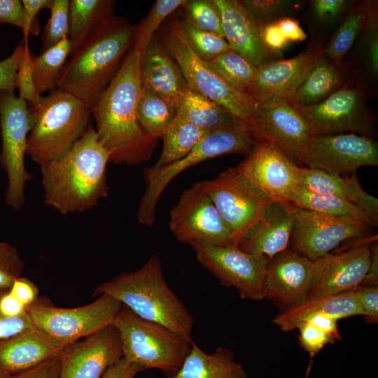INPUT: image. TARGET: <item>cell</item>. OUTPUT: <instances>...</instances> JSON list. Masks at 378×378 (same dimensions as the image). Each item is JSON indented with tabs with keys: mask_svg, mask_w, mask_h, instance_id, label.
<instances>
[{
	"mask_svg": "<svg viewBox=\"0 0 378 378\" xmlns=\"http://www.w3.org/2000/svg\"><path fill=\"white\" fill-rule=\"evenodd\" d=\"M141 52L133 46L116 74L90 108L98 139L109 162L138 164L148 160L157 140L142 131L136 114L141 90Z\"/></svg>",
	"mask_w": 378,
	"mask_h": 378,
	"instance_id": "cell-1",
	"label": "cell"
},
{
	"mask_svg": "<svg viewBox=\"0 0 378 378\" xmlns=\"http://www.w3.org/2000/svg\"><path fill=\"white\" fill-rule=\"evenodd\" d=\"M109 155L92 125L64 155L39 165L44 202L63 215L82 213L107 196Z\"/></svg>",
	"mask_w": 378,
	"mask_h": 378,
	"instance_id": "cell-2",
	"label": "cell"
},
{
	"mask_svg": "<svg viewBox=\"0 0 378 378\" xmlns=\"http://www.w3.org/2000/svg\"><path fill=\"white\" fill-rule=\"evenodd\" d=\"M134 31L126 20L111 16L71 55L57 89L76 97L91 108L132 47Z\"/></svg>",
	"mask_w": 378,
	"mask_h": 378,
	"instance_id": "cell-3",
	"label": "cell"
},
{
	"mask_svg": "<svg viewBox=\"0 0 378 378\" xmlns=\"http://www.w3.org/2000/svg\"><path fill=\"white\" fill-rule=\"evenodd\" d=\"M102 294L116 299L138 316L192 341L193 317L167 285L157 255L150 257L139 270L122 272L98 286L93 295Z\"/></svg>",
	"mask_w": 378,
	"mask_h": 378,
	"instance_id": "cell-4",
	"label": "cell"
},
{
	"mask_svg": "<svg viewBox=\"0 0 378 378\" xmlns=\"http://www.w3.org/2000/svg\"><path fill=\"white\" fill-rule=\"evenodd\" d=\"M35 118L26 155L41 165L66 153L90 127L91 111L76 97L55 89L28 104Z\"/></svg>",
	"mask_w": 378,
	"mask_h": 378,
	"instance_id": "cell-5",
	"label": "cell"
},
{
	"mask_svg": "<svg viewBox=\"0 0 378 378\" xmlns=\"http://www.w3.org/2000/svg\"><path fill=\"white\" fill-rule=\"evenodd\" d=\"M113 325L119 335L122 356L143 370L157 369L172 377L190 351L192 341L138 316L123 305Z\"/></svg>",
	"mask_w": 378,
	"mask_h": 378,
	"instance_id": "cell-6",
	"label": "cell"
},
{
	"mask_svg": "<svg viewBox=\"0 0 378 378\" xmlns=\"http://www.w3.org/2000/svg\"><path fill=\"white\" fill-rule=\"evenodd\" d=\"M257 143L246 124L212 130L182 159L160 167L145 169L146 188L136 215L139 223L147 226L153 224L161 195L169 182L182 172L203 161L224 155L239 153L247 156Z\"/></svg>",
	"mask_w": 378,
	"mask_h": 378,
	"instance_id": "cell-7",
	"label": "cell"
},
{
	"mask_svg": "<svg viewBox=\"0 0 378 378\" xmlns=\"http://www.w3.org/2000/svg\"><path fill=\"white\" fill-rule=\"evenodd\" d=\"M163 47L178 65L189 89L224 107L239 120L249 125L255 102L224 81L190 48L178 19L163 37Z\"/></svg>",
	"mask_w": 378,
	"mask_h": 378,
	"instance_id": "cell-8",
	"label": "cell"
},
{
	"mask_svg": "<svg viewBox=\"0 0 378 378\" xmlns=\"http://www.w3.org/2000/svg\"><path fill=\"white\" fill-rule=\"evenodd\" d=\"M35 123L27 103L14 92L0 91V163L7 174L6 202L15 211L25 202V188L32 175L24 163L27 139Z\"/></svg>",
	"mask_w": 378,
	"mask_h": 378,
	"instance_id": "cell-9",
	"label": "cell"
},
{
	"mask_svg": "<svg viewBox=\"0 0 378 378\" xmlns=\"http://www.w3.org/2000/svg\"><path fill=\"white\" fill-rule=\"evenodd\" d=\"M122 304L102 294L92 302L75 308H62L36 303L27 311L35 326L62 346L88 337L112 325Z\"/></svg>",
	"mask_w": 378,
	"mask_h": 378,
	"instance_id": "cell-10",
	"label": "cell"
},
{
	"mask_svg": "<svg viewBox=\"0 0 378 378\" xmlns=\"http://www.w3.org/2000/svg\"><path fill=\"white\" fill-rule=\"evenodd\" d=\"M294 106L313 136L354 133L371 137L374 132L375 116L356 85L345 83L319 103Z\"/></svg>",
	"mask_w": 378,
	"mask_h": 378,
	"instance_id": "cell-11",
	"label": "cell"
},
{
	"mask_svg": "<svg viewBox=\"0 0 378 378\" xmlns=\"http://www.w3.org/2000/svg\"><path fill=\"white\" fill-rule=\"evenodd\" d=\"M205 190L227 225L232 245L238 246L271 201L248 180L237 166L203 181Z\"/></svg>",
	"mask_w": 378,
	"mask_h": 378,
	"instance_id": "cell-12",
	"label": "cell"
},
{
	"mask_svg": "<svg viewBox=\"0 0 378 378\" xmlns=\"http://www.w3.org/2000/svg\"><path fill=\"white\" fill-rule=\"evenodd\" d=\"M197 261L222 285L235 288L244 300L265 298V281L269 260L244 251L238 246H216L197 241L190 244Z\"/></svg>",
	"mask_w": 378,
	"mask_h": 378,
	"instance_id": "cell-13",
	"label": "cell"
},
{
	"mask_svg": "<svg viewBox=\"0 0 378 378\" xmlns=\"http://www.w3.org/2000/svg\"><path fill=\"white\" fill-rule=\"evenodd\" d=\"M169 227L182 243L232 245L230 232L207 194L203 181L193 183L181 194L170 211Z\"/></svg>",
	"mask_w": 378,
	"mask_h": 378,
	"instance_id": "cell-14",
	"label": "cell"
},
{
	"mask_svg": "<svg viewBox=\"0 0 378 378\" xmlns=\"http://www.w3.org/2000/svg\"><path fill=\"white\" fill-rule=\"evenodd\" d=\"M254 138L279 149L299 167L314 136L296 108L284 100L255 103L248 125Z\"/></svg>",
	"mask_w": 378,
	"mask_h": 378,
	"instance_id": "cell-15",
	"label": "cell"
},
{
	"mask_svg": "<svg viewBox=\"0 0 378 378\" xmlns=\"http://www.w3.org/2000/svg\"><path fill=\"white\" fill-rule=\"evenodd\" d=\"M302 165L331 174H355L362 167L378 165V144L371 137L354 133L314 136Z\"/></svg>",
	"mask_w": 378,
	"mask_h": 378,
	"instance_id": "cell-16",
	"label": "cell"
},
{
	"mask_svg": "<svg viewBox=\"0 0 378 378\" xmlns=\"http://www.w3.org/2000/svg\"><path fill=\"white\" fill-rule=\"evenodd\" d=\"M369 227L358 219L298 208L290 239L295 251L316 260L344 241L365 237Z\"/></svg>",
	"mask_w": 378,
	"mask_h": 378,
	"instance_id": "cell-17",
	"label": "cell"
},
{
	"mask_svg": "<svg viewBox=\"0 0 378 378\" xmlns=\"http://www.w3.org/2000/svg\"><path fill=\"white\" fill-rule=\"evenodd\" d=\"M237 167L271 201L289 202L290 195L298 186L300 167L267 141L258 142Z\"/></svg>",
	"mask_w": 378,
	"mask_h": 378,
	"instance_id": "cell-18",
	"label": "cell"
},
{
	"mask_svg": "<svg viewBox=\"0 0 378 378\" xmlns=\"http://www.w3.org/2000/svg\"><path fill=\"white\" fill-rule=\"evenodd\" d=\"M121 357L120 340L112 324L83 341L65 346L60 354L58 378H101Z\"/></svg>",
	"mask_w": 378,
	"mask_h": 378,
	"instance_id": "cell-19",
	"label": "cell"
},
{
	"mask_svg": "<svg viewBox=\"0 0 378 378\" xmlns=\"http://www.w3.org/2000/svg\"><path fill=\"white\" fill-rule=\"evenodd\" d=\"M324 54L323 44L289 59H279L258 67L246 94L255 103L286 101Z\"/></svg>",
	"mask_w": 378,
	"mask_h": 378,
	"instance_id": "cell-20",
	"label": "cell"
},
{
	"mask_svg": "<svg viewBox=\"0 0 378 378\" xmlns=\"http://www.w3.org/2000/svg\"><path fill=\"white\" fill-rule=\"evenodd\" d=\"M316 272V260L295 250H284L269 261L265 298L288 307L304 300L314 284Z\"/></svg>",
	"mask_w": 378,
	"mask_h": 378,
	"instance_id": "cell-21",
	"label": "cell"
},
{
	"mask_svg": "<svg viewBox=\"0 0 378 378\" xmlns=\"http://www.w3.org/2000/svg\"><path fill=\"white\" fill-rule=\"evenodd\" d=\"M370 244H360L347 251L329 253L316 260V276L307 298L335 295L360 285L371 261Z\"/></svg>",
	"mask_w": 378,
	"mask_h": 378,
	"instance_id": "cell-22",
	"label": "cell"
},
{
	"mask_svg": "<svg viewBox=\"0 0 378 378\" xmlns=\"http://www.w3.org/2000/svg\"><path fill=\"white\" fill-rule=\"evenodd\" d=\"M214 2L220 14L223 37L231 50L256 67L280 58L281 55L265 46L261 36L263 26L248 13L241 1Z\"/></svg>",
	"mask_w": 378,
	"mask_h": 378,
	"instance_id": "cell-23",
	"label": "cell"
},
{
	"mask_svg": "<svg viewBox=\"0 0 378 378\" xmlns=\"http://www.w3.org/2000/svg\"><path fill=\"white\" fill-rule=\"evenodd\" d=\"M298 208L290 202L272 201L248 230L238 246L269 261L286 249Z\"/></svg>",
	"mask_w": 378,
	"mask_h": 378,
	"instance_id": "cell-24",
	"label": "cell"
},
{
	"mask_svg": "<svg viewBox=\"0 0 378 378\" xmlns=\"http://www.w3.org/2000/svg\"><path fill=\"white\" fill-rule=\"evenodd\" d=\"M139 74L142 88L158 95L176 111L189 88L176 61L155 37L141 53Z\"/></svg>",
	"mask_w": 378,
	"mask_h": 378,
	"instance_id": "cell-25",
	"label": "cell"
},
{
	"mask_svg": "<svg viewBox=\"0 0 378 378\" xmlns=\"http://www.w3.org/2000/svg\"><path fill=\"white\" fill-rule=\"evenodd\" d=\"M64 346L36 326L0 340V369L13 374L62 353Z\"/></svg>",
	"mask_w": 378,
	"mask_h": 378,
	"instance_id": "cell-26",
	"label": "cell"
},
{
	"mask_svg": "<svg viewBox=\"0 0 378 378\" xmlns=\"http://www.w3.org/2000/svg\"><path fill=\"white\" fill-rule=\"evenodd\" d=\"M298 186L349 202L378 223V199L364 190L356 174H331L319 169L300 167Z\"/></svg>",
	"mask_w": 378,
	"mask_h": 378,
	"instance_id": "cell-27",
	"label": "cell"
},
{
	"mask_svg": "<svg viewBox=\"0 0 378 378\" xmlns=\"http://www.w3.org/2000/svg\"><path fill=\"white\" fill-rule=\"evenodd\" d=\"M314 315H327L337 320L362 315L355 289L335 295L307 298L278 314L274 318V323L284 331H291Z\"/></svg>",
	"mask_w": 378,
	"mask_h": 378,
	"instance_id": "cell-28",
	"label": "cell"
},
{
	"mask_svg": "<svg viewBox=\"0 0 378 378\" xmlns=\"http://www.w3.org/2000/svg\"><path fill=\"white\" fill-rule=\"evenodd\" d=\"M167 378H248V375L230 349L220 346L206 354L192 342L180 370Z\"/></svg>",
	"mask_w": 378,
	"mask_h": 378,
	"instance_id": "cell-29",
	"label": "cell"
},
{
	"mask_svg": "<svg viewBox=\"0 0 378 378\" xmlns=\"http://www.w3.org/2000/svg\"><path fill=\"white\" fill-rule=\"evenodd\" d=\"M342 64L321 55L286 102L294 106H307L326 99L345 83Z\"/></svg>",
	"mask_w": 378,
	"mask_h": 378,
	"instance_id": "cell-30",
	"label": "cell"
},
{
	"mask_svg": "<svg viewBox=\"0 0 378 378\" xmlns=\"http://www.w3.org/2000/svg\"><path fill=\"white\" fill-rule=\"evenodd\" d=\"M176 111V115L206 131L246 124L224 107L190 89L186 92Z\"/></svg>",
	"mask_w": 378,
	"mask_h": 378,
	"instance_id": "cell-31",
	"label": "cell"
},
{
	"mask_svg": "<svg viewBox=\"0 0 378 378\" xmlns=\"http://www.w3.org/2000/svg\"><path fill=\"white\" fill-rule=\"evenodd\" d=\"M114 1L71 0L69 3V39L71 53L112 15Z\"/></svg>",
	"mask_w": 378,
	"mask_h": 378,
	"instance_id": "cell-32",
	"label": "cell"
},
{
	"mask_svg": "<svg viewBox=\"0 0 378 378\" xmlns=\"http://www.w3.org/2000/svg\"><path fill=\"white\" fill-rule=\"evenodd\" d=\"M340 26L332 35L324 55L331 62L341 64L361 31H364L372 14L377 11L374 4L364 1L349 8Z\"/></svg>",
	"mask_w": 378,
	"mask_h": 378,
	"instance_id": "cell-33",
	"label": "cell"
},
{
	"mask_svg": "<svg viewBox=\"0 0 378 378\" xmlns=\"http://www.w3.org/2000/svg\"><path fill=\"white\" fill-rule=\"evenodd\" d=\"M288 202L300 209L327 215L353 218L370 226L377 224L362 209L335 196L317 192L298 186L290 195Z\"/></svg>",
	"mask_w": 378,
	"mask_h": 378,
	"instance_id": "cell-34",
	"label": "cell"
},
{
	"mask_svg": "<svg viewBox=\"0 0 378 378\" xmlns=\"http://www.w3.org/2000/svg\"><path fill=\"white\" fill-rule=\"evenodd\" d=\"M176 115L162 135V150L154 168L175 162L187 155L209 133Z\"/></svg>",
	"mask_w": 378,
	"mask_h": 378,
	"instance_id": "cell-35",
	"label": "cell"
},
{
	"mask_svg": "<svg viewBox=\"0 0 378 378\" xmlns=\"http://www.w3.org/2000/svg\"><path fill=\"white\" fill-rule=\"evenodd\" d=\"M71 53V42L66 38L39 55H31L33 81L38 95L57 89L60 76Z\"/></svg>",
	"mask_w": 378,
	"mask_h": 378,
	"instance_id": "cell-36",
	"label": "cell"
},
{
	"mask_svg": "<svg viewBox=\"0 0 378 378\" xmlns=\"http://www.w3.org/2000/svg\"><path fill=\"white\" fill-rule=\"evenodd\" d=\"M137 119L144 134L157 140L169 127L176 109L155 93L141 88L136 108Z\"/></svg>",
	"mask_w": 378,
	"mask_h": 378,
	"instance_id": "cell-37",
	"label": "cell"
},
{
	"mask_svg": "<svg viewBox=\"0 0 378 378\" xmlns=\"http://www.w3.org/2000/svg\"><path fill=\"white\" fill-rule=\"evenodd\" d=\"M206 63L229 85L245 94L258 69L231 49Z\"/></svg>",
	"mask_w": 378,
	"mask_h": 378,
	"instance_id": "cell-38",
	"label": "cell"
},
{
	"mask_svg": "<svg viewBox=\"0 0 378 378\" xmlns=\"http://www.w3.org/2000/svg\"><path fill=\"white\" fill-rule=\"evenodd\" d=\"M186 0H158L148 14L135 27L132 46L141 53L147 48L163 21L177 8L183 7Z\"/></svg>",
	"mask_w": 378,
	"mask_h": 378,
	"instance_id": "cell-39",
	"label": "cell"
},
{
	"mask_svg": "<svg viewBox=\"0 0 378 378\" xmlns=\"http://www.w3.org/2000/svg\"><path fill=\"white\" fill-rule=\"evenodd\" d=\"M179 21L190 48L203 61L209 62L230 50L223 36L199 29L185 18Z\"/></svg>",
	"mask_w": 378,
	"mask_h": 378,
	"instance_id": "cell-40",
	"label": "cell"
},
{
	"mask_svg": "<svg viewBox=\"0 0 378 378\" xmlns=\"http://www.w3.org/2000/svg\"><path fill=\"white\" fill-rule=\"evenodd\" d=\"M69 0H52L50 18L42 35L41 52L69 36Z\"/></svg>",
	"mask_w": 378,
	"mask_h": 378,
	"instance_id": "cell-41",
	"label": "cell"
},
{
	"mask_svg": "<svg viewBox=\"0 0 378 378\" xmlns=\"http://www.w3.org/2000/svg\"><path fill=\"white\" fill-rule=\"evenodd\" d=\"M183 7L184 18L194 27L223 36L220 14L214 0L186 1Z\"/></svg>",
	"mask_w": 378,
	"mask_h": 378,
	"instance_id": "cell-42",
	"label": "cell"
},
{
	"mask_svg": "<svg viewBox=\"0 0 378 378\" xmlns=\"http://www.w3.org/2000/svg\"><path fill=\"white\" fill-rule=\"evenodd\" d=\"M24 263L18 249L12 244L0 241V289H8L20 277Z\"/></svg>",
	"mask_w": 378,
	"mask_h": 378,
	"instance_id": "cell-43",
	"label": "cell"
},
{
	"mask_svg": "<svg viewBox=\"0 0 378 378\" xmlns=\"http://www.w3.org/2000/svg\"><path fill=\"white\" fill-rule=\"evenodd\" d=\"M248 13L262 26L282 18L281 15L291 6L290 1L244 0Z\"/></svg>",
	"mask_w": 378,
	"mask_h": 378,
	"instance_id": "cell-44",
	"label": "cell"
},
{
	"mask_svg": "<svg viewBox=\"0 0 378 378\" xmlns=\"http://www.w3.org/2000/svg\"><path fill=\"white\" fill-rule=\"evenodd\" d=\"M31 57V54L27 42L18 69L16 88L19 90L18 97L24 99L27 104L33 102L41 96L38 95L35 90L32 76Z\"/></svg>",
	"mask_w": 378,
	"mask_h": 378,
	"instance_id": "cell-45",
	"label": "cell"
},
{
	"mask_svg": "<svg viewBox=\"0 0 378 378\" xmlns=\"http://www.w3.org/2000/svg\"><path fill=\"white\" fill-rule=\"evenodd\" d=\"M298 328L300 331L299 341L300 345L309 353L311 359L325 345L333 343L326 332L308 321L302 323Z\"/></svg>",
	"mask_w": 378,
	"mask_h": 378,
	"instance_id": "cell-46",
	"label": "cell"
},
{
	"mask_svg": "<svg viewBox=\"0 0 378 378\" xmlns=\"http://www.w3.org/2000/svg\"><path fill=\"white\" fill-rule=\"evenodd\" d=\"M27 40L19 43L11 55L0 62V91L14 92L18 69Z\"/></svg>",
	"mask_w": 378,
	"mask_h": 378,
	"instance_id": "cell-47",
	"label": "cell"
},
{
	"mask_svg": "<svg viewBox=\"0 0 378 378\" xmlns=\"http://www.w3.org/2000/svg\"><path fill=\"white\" fill-rule=\"evenodd\" d=\"M10 24L20 28L24 40L29 35L24 8L22 1L0 0V24Z\"/></svg>",
	"mask_w": 378,
	"mask_h": 378,
	"instance_id": "cell-48",
	"label": "cell"
},
{
	"mask_svg": "<svg viewBox=\"0 0 378 378\" xmlns=\"http://www.w3.org/2000/svg\"><path fill=\"white\" fill-rule=\"evenodd\" d=\"M362 315L368 323L378 321V286L359 285L355 288Z\"/></svg>",
	"mask_w": 378,
	"mask_h": 378,
	"instance_id": "cell-49",
	"label": "cell"
},
{
	"mask_svg": "<svg viewBox=\"0 0 378 378\" xmlns=\"http://www.w3.org/2000/svg\"><path fill=\"white\" fill-rule=\"evenodd\" d=\"M60 354L49 358L30 369L11 374L10 378H58L61 368Z\"/></svg>",
	"mask_w": 378,
	"mask_h": 378,
	"instance_id": "cell-50",
	"label": "cell"
},
{
	"mask_svg": "<svg viewBox=\"0 0 378 378\" xmlns=\"http://www.w3.org/2000/svg\"><path fill=\"white\" fill-rule=\"evenodd\" d=\"M345 0H314L312 8L316 18L322 22H330L339 18L351 4Z\"/></svg>",
	"mask_w": 378,
	"mask_h": 378,
	"instance_id": "cell-51",
	"label": "cell"
},
{
	"mask_svg": "<svg viewBox=\"0 0 378 378\" xmlns=\"http://www.w3.org/2000/svg\"><path fill=\"white\" fill-rule=\"evenodd\" d=\"M375 11L364 31L366 32V52L371 73L377 76L378 72V29L377 15Z\"/></svg>",
	"mask_w": 378,
	"mask_h": 378,
	"instance_id": "cell-52",
	"label": "cell"
},
{
	"mask_svg": "<svg viewBox=\"0 0 378 378\" xmlns=\"http://www.w3.org/2000/svg\"><path fill=\"white\" fill-rule=\"evenodd\" d=\"M4 289H0V294ZM35 326L28 314L15 317L0 314V340L8 338L27 328Z\"/></svg>",
	"mask_w": 378,
	"mask_h": 378,
	"instance_id": "cell-53",
	"label": "cell"
},
{
	"mask_svg": "<svg viewBox=\"0 0 378 378\" xmlns=\"http://www.w3.org/2000/svg\"><path fill=\"white\" fill-rule=\"evenodd\" d=\"M8 290L17 300L27 307L36 301L38 293L37 286L27 278L22 276L15 279Z\"/></svg>",
	"mask_w": 378,
	"mask_h": 378,
	"instance_id": "cell-54",
	"label": "cell"
},
{
	"mask_svg": "<svg viewBox=\"0 0 378 378\" xmlns=\"http://www.w3.org/2000/svg\"><path fill=\"white\" fill-rule=\"evenodd\" d=\"M52 0H22L29 34L38 35L41 32L38 15L43 9H49Z\"/></svg>",
	"mask_w": 378,
	"mask_h": 378,
	"instance_id": "cell-55",
	"label": "cell"
},
{
	"mask_svg": "<svg viewBox=\"0 0 378 378\" xmlns=\"http://www.w3.org/2000/svg\"><path fill=\"white\" fill-rule=\"evenodd\" d=\"M261 36L265 46L271 51L279 55L281 50L289 43L276 22L264 25Z\"/></svg>",
	"mask_w": 378,
	"mask_h": 378,
	"instance_id": "cell-56",
	"label": "cell"
},
{
	"mask_svg": "<svg viewBox=\"0 0 378 378\" xmlns=\"http://www.w3.org/2000/svg\"><path fill=\"white\" fill-rule=\"evenodd\" d=\"M142 370L139 365L122 356L109 366L101 378H134Z\"/></svg>",
	"mask_w": 378,
	"mask_h": 378,
	"instance_id": "cell-57",
	"label": "cell"
},
{
	"mask_svg": "<svg viewBox=\"0 0 378 378\" xmlns=\"http://www.w3.org/2000/svg\"><path fill=\"white\" fill-rule=\"evenodd\" d=\"M9 289V288H8ZM4 289L0 294V314L9 317L19 316L27 312V307Z\"/></svg>",
	"mask_w": 378,
	"mask_h": 378,
	"instance_id": "cell-58",
	"label": "cell"
},
{
	"mask_svg": "<svg viewBox=\"0 0 378 378\" xmlns=\"http://www.w3.org/2000/svg\"><path fill=\"white\" fill-rule=\"evenodd\" d=\"M276 22L289 42L302 41L306 39L307 34L295 20L284 17Z\"/></svg>",
	"mask_w": 378,
	"mask_h": 378,
	"instance_id": "cell-59",
	"label": "cell"
},
{
	"mask_svg": "<svg viewBox=\"0 0 378 378\" xmlns=\"http://www.w3.org/2000/svg\"><path fill=\"white\" fill-rule=\"evenodd\" d=\"M305 321H308L322 329L333 342L342 340L338 329V320L336 318L327 315H314Z\"/></svg>",
	"mask_w": 378,
	"mask_h": 378,
	"instance_id": "cell-60",
	"label": "cell"
},
{
	"mask_svg": "<svg viewBox=\"0 0 378 378\" xmlns=\"http://www.w3.org/2000/svg\"><path fill=\"white\" fill-rule=\"evenodd\" d=\"M371 251L370 267L360 285L377 286L378 285V246L377 243L372 245Z\"/></svg>",
	"mask_w": 378,
	"mask_h": 378,
	"instance_id": "cell-61",
	"label": "cell"
},
{
	"mask_svg": "<svg viewBox=\"0 0 378 378\" xmlns=\"http://www.w3.org/2000/svg\"><path fill=\"white\" fill-rule=\"evenodd\" d=\"M11 374L0 369V378H10Z\"/></svg>",
	"mask_w": 378,
	"mask_h": 378,
	"instance_id": "cell-62",
	"label": "cell"
}]
</instances>
